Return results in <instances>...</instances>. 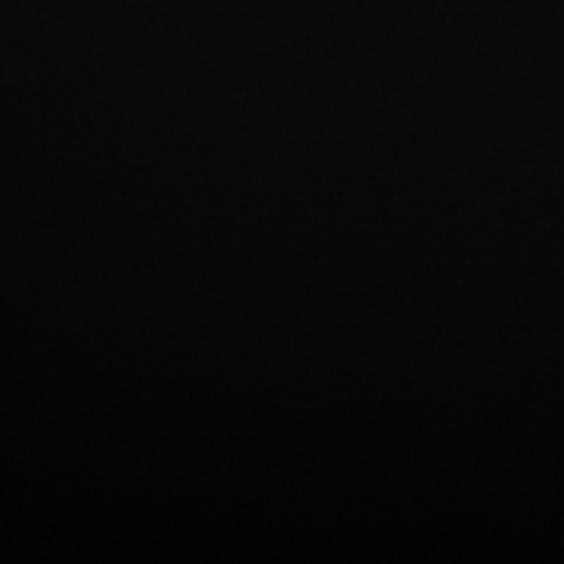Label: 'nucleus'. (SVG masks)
Here are the masks:
<instances>
[]
</instances>
